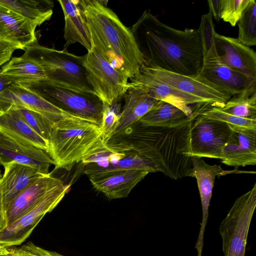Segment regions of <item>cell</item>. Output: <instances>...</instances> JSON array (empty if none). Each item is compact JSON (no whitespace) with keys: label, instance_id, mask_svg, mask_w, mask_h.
Listing matches in <instances>:
<instances>
[{"label":"cell","instance_id":"cell-32","mask_svg":"<svg viewBox=\"0 0 256 256\" xmlns=\"http://www.w3.org/2000/svg\"><path fill=\"white\" fill-rule=\"evenodd\" d=\"M16 110L28 125L39 136L48 142L54 124L46 116L38 112L25 108Z\"/></svg>","mask_w":256,"mask_h":256},{"label":"cell","instance_id":"cell-18","mask_svg":"<svg viewBox=\"0 0 256 256\" xmlns=\"http://www.w3.org/2000/svg\"><path fill=\"white\" fill-rule=\"evenodd\" d=\"M232 131L224 146L222 162L234 167L256 164V130L231 127Z\"/></svg>","mask_w":256,"mask_h":256},{"label":"cell","instance_id":"cell-25","mask_svg":"<svg viewBox=\"0 0 256 256\" xmlns=\"http://www.w3.org/2000/svg\"><path fill=\"white\" fill-rule=\"evenodd\" d=\"M0 132L22 144L47 151L48 142L36 132L16 110H10L0 116Z\"/></svg>","mask_w":256,"mask_h":256},{"label":"cell","instance_id":"cell-2","mask_svg":"<svg viewBox=\"0 0 256 256\" xmlns=\"http://www.w3.org/2000/svg\"><path fill=\"white\" fill-rule=\"evenodd\" d=\"M92 46L114 68L132 78L144 64L130 28L102 1L82 0Z\"/></svg>","mask_w":256,"mask_h":256},{"label":"cell","instance_id":"cell-24","mask_svg":"<svg viewBox=\"0 0 256 256\" xmlns=\"http://www.w3.org/2000/svg\"><path fill=\"white\" fill-rule=\"evenodd\" d=\"M124 104L120 112L116 134L136 124L160 100L155 99L140 88L128 87L124 96Z\"/></svg>","mask_w":256,"mask_h":256},{"label":"cell","instance_id":"cell-22","mask_svg":"<svg viewBox=\"0 0 256 256\" xmlns=\"http://www.w3.org/2000/svg\"><path fill=\"white\" fill-rule=\"evenodd\" d=\"M36 26L0 4V40L19 44L23 50L37 41Z\"/></svg>","mask_w":256,"mask_h":256},{"label":"cell","instance_id":"cell-20","mask_svg":"<svg viewBox=\"0 0 256 256\" xmlns=\"http://www.w3.org/2000/svg\"><path fill=\"white\" fill-rule=\"evenodd\" d=\"M63 183L60 179L49 174L25 188L16 196L6 210L8 226L30 210L49 192Z\"/></svg>","mask_w":256,"mask_h":256},{"label":"cell","instance_id":"cell-26","mask_svg":"<svg viewBox=\"0 0 256 256\" xmlns=\"http://www.w3.org/2000/svg\"><path fill=\"white\" fill-rule=\"evenodd\" d=\"M0 4L14 11L36 26L49 20L54 3L48 0H0Z\"/></svg>","mask_w":256,"mask_h":256},{"label":"cell","instance_id":"cell-1","mask_svg":"<svg viewBox=\"0 0 256 256\" xmlns=\"http://www.w3.org/2000/svg\"><path fill=\"white\" fill-rule=\"evenodd\" d=\"M144 64L190 77H196L204 56L198 29L179 30L144 11L130 28Z\"/></svg>","mask_w":256,"mask_h":256},{"label":"cell","instance_id":"cell-14","mask_svg":"<svg viewBox=\"0 0 256 256\" xmlns=\"http://www.w3.org/2000/svg\"><path fill=\"white\" fill-rule=\"evenodd\" d=\"M198 76L232 96L256 86L244 74L226 66L219 57L204 60Z\"/></svg>","mask_w":256,"mask_h":256},{"label":"cell","instance_id":"cell-11","mask_svg":"<svg viewBox=\"0 0 256 256\" xmlns=\"http://www.w3.org/2000/svg\"><path fill=\"white\" fill-rule=\"evenodd\" d=\"M19 108L38 112L54 124L66 118H79L57 107L22 85L14 82L0 92V112L3 114L10 110Z\"/></svg>","mask_w":256,"mask_h":256},{"label":"cell","instance_id":"cell-33","mask_svg":"<svg viewBox=\"0 0 256 256\" xmlns=\"http://www.w3.org/2000/svg\"><path fill=\"white\" fill-rule=\"evenodd\" d=\"M120 106L116 104L112 106L104 104L102 117L100 126L103 142L107 144L116 134L120 118Z\"/></svg>","mask_w":256,"mask_h":256},{"label":"cell","instance_id":"cell-34","mask_svg":"<svg viewBox=\"0 0 256 256\" xmlns=\"http://www.w3.org/2000/svg\"><path fill=\"white\" fill-rule=\"evenodd\" d=\"M201 114L214 120L223 122L231 127L240 126L256 130V120L238 117L222 111L220 108L210 106Z\"/></svg>","mask_w":256,"mask_h":256},{"label":"cell","instance_id":"cell-8","mask_svg":"<svg viewBox=\"0 0 256 256\" xmlns=\"http://www.w3.org/2000/svg\"><path fill=\"white\" fill-rule=\"evenodd\" d=\"M83 64L94 94L104 104H118L128 90V78L113 68L92 46L84 56Z\"/></svg>","mask_w":256,"mask_h":256},{"label":"cell","instance_id":"cell-16","mask_svg":"<svg viewBox=\"0 0 256 256\" xmlns=\"http://www.w3.org/2000/svg\"><path fill=\"white\" fill-rule=\"evenodd\" d=\"M216 46L220 60L226 66L244 74L256 84V53L236 38L216 33Z\"/></svg>","mask_w":256,"mask_h":256},{"label":"cell","instance_id":"cell-28","mask_svg":"<svg viewBox=\"0 0 256 256\" xmlns=\"http://www.w3.org/2000/svg\"><path fill=\"white\" fill-rule=\"evenodd\" d=\"M188 116L176 106L160 101L138 122L144 126H172L182 123Z\"/></svg>","mask_w":256,"mask_h":256},{"label":"cell","instance_id":"cell-39","mask_svg":"<svg viewBox=\"0 0 256 256\" xmlns=\"http://www.w3.org/2000/svg\"><path fill=\"white\" fill-rule=\"evenodd\" d=\"M8 226L6 219V210L5 209L1 188L0 186V232L4 230Z\"/></svg>","mask_w":256,"mask_h":256},{"label":"cell","instance_id":"cell-9","mask_svg":"<svg viewBox=\"0 0 256 256\" xmlns=\"http://www.w3.org/2000/svg\"><path fill=\"white\" fill-rule=\"evenodd\" d=\"M232 131L228 124L206 118L200 114L191 123L190 156L221 160L223 148Z\"/></svg>","mask_w":256,"mask_h":256},{"label":"cell","instance_id":"cell-5","mask_svg":"<svg viewBox=\"0 0 256 256\" xmlns=\"http://www.w3.org/2000/svg\"><path fill=\"white\" fill-rule=\"evenodd\" d=\"M24 50L22 56L39 64L44 70L46 79L52 84L74 91L94 94L87 78L84 56L43 46L38 41Z\"/></svg>","mask_w":256,"mask_h":256},{"label":"cell","instance_id":"cell-31","mask_svg":"<svg viewBox=\"0 0 256 256\" xmlns=\"http://www.w3.org/2000/svg\"><path fill=\"white\" fill-rule=\"evenodd\" d=\"M202 42L204 60L218 58L216 46V31L210 14H202L198 28Z\"/></svg>","mask_w":256,"mask_h":256},{"label":"cell","instance_id":"cell-3","mask_svg":"<svg viewBox=\"0 0 256 256\" xmlns=\"http://www.w3.org/2000/svg\"><path fill=\"white\" fill-rule=\"evenodd\" d=\"M210 106L196 104L185 121L172 126H144L138 122L132 144L154 163L158 172L175 180L186 177L192 166L190 156L192 121Z\"/></svg>","mask_w":256,"mask_h":256},{"label":"cell","instance_id":"cell-6","mask_svg":"<svg viewBox=\"0 0 256 256\" xmlns=\"http://www.w3.org/2000/svg\"><path fill=\"white\" fill-rule=\"evenodd\" d=\"M18 84L57 107L100 126L104 104L94 94L61 88L46 78Z\"/></svg>","mask_w":256,"mask_h":256},{"label":"cell","instance_id":"cell-27","mask_svg":"<svg viewBox=\"0 0 256 256\" xmlns=\"http://www.w3.org/2000/svg\"><path fill=\"white\" fill-rule=\"evenodd\" d=\"M1 73L15 83L46 78L42 68L37 62L22 57H14L1 68Z\"/></svg>","mask_w":256,"mask_h":256},{"label":"cell","instance_id":"cell-30","mask_svg":"<svg viewBox=\"0 0 256 256\" xmlns=\"http://www.w3.org/2000/svg\"><path fill=\"white\" fill-rule=\"evenodd\" d=\"M238 40L248 46L256 45V2L251 0L238 21Z\"/></svg>","mask_w":256,"mask_h":256},{"label":"cell","instance_id":"cell-17","mask_svg":"<svg viewBox=\"0 0 256 256\" xmlns=\"http://www.w3.org/2000/svg\"><path fill=\"white\" fill-rule=\"evenodd\" d=\"M192 168L188 176L195 178L200 194L202 216L200 228L195 248L198 256H201L204 246V236L205 227L208 216V208L212 196L215 178L224 173L220 165H210L200 158L192 156Z\"/></svg>","mask_w":256,"mask_h":256},{"label":"cell","instance_id":"cell-21","mask_svg":"<svg viewBox=\"0 0 256 256\" xmlns=\"http://www.w3.org/2000/svg\"><path fill=\"white\" fill-rule=\"evenodd\" d=\"M4 168L0 186L6 210L20 192L46 175L31 166L16 163L9 164Z\"/></svg>","mask_w":256,"mask_h":256},{"label":"cell","instance_id":"cell-43","mask_svg":"<svg viewBox=\"0 0 256 256\" xmlns=\"http://www.w3.org/2000/svg\"><path fill=\"white\" fill-rule=\"evenodd\" d=\"M2 114V113H1V112H0V116H1Z\"/></svg>","mask_w":256,"mask_h":256},{"label":"cell","instance_id":"cell-10","mask_svg":"<svg viewBox=\"0 0 256 256\" xmlns=\"http://www.w3.org/2000/svg\"><path fill=\"white\" fill-rule=\"evenodd\" d=\"M68 188L63 183L49 192L30 210L0 232V244L8 248L22 244L44 216L62 200Z\"/></svg>","mask_w":256,"mask_h":256},{"label":"cell","instance_id":"cell-13","mask_svg":"<svg viewBox=\"0 0 256 256\" xmlns=\"http://www.w3.org/2000/svg\"><path fill=\"white\" fill-rule=\"evenodd\" d=\"M130 80L128 88H140L152 98L176 106L188 116L192 114L196 104H206L199 98L158 80L141 66Z\"/></svg>","mask_w":256,"mask_h":256},{"label":"cell","instance_id":"cell-36","mask_svg":"<svg viewBox=\"0 0 256 256\" xmlns=\"http://www.w3.org/2000/svg\"><path fill=\"white\" fill-rule=\"evenodd\" d=\"M14 256H64L56 252L50 251L29 242L20 248H10Z\"/></svg>","mask_w":256,"mask_h":256},{"label":"cell","instance_id":"cell-35","mask_svg":"<svg viewBox=\"0 0 256 256\" xmlns=\"http://www.w3.org/2000/svg\"><path fill=\"white\" fill-rule=\"evenodd\" d=\"M251 0H220V18L234 26Z\"/></svg>","mask_w":256,"mask_h":256},{"label":"cell","instance_id":"cell-15","mask_svg":"<svg viewBox=\"0 0 256 256\" xmlns=\"http://www.w3.org/2000/svg\"><path fill=\"white\" fill-rule=\"evenodd\" d=\"M16 163L49 174L54 162L46 151L20 142L0 132V166Z\"/></svg>","mask_w":256,"mask_h":256},{"label":"cell","instance_id":"cell-37","mask_svg":"<svg viewBox=\"0 0 256 256\" xmlns=\"http://www.w3.org/2000/svg\"><path fill=\"white\" fill-rule=\"evenodd\" d=\"M23 50L19 44L0 40V66L8 62L16 50Z\"/></svg>","mask_w":256,"mask_h":256},{"label":"cell","instance_id":"cell-42","mask_svg":"<svg viewBox=\"0 0 256 256\" xmlns=\"http://www.w3.org/2000/svg\"><path fill=\"white\" fill-rule=\"evenodd\" d=\"M2 175L1 174V171H0V180L2 178Z\"/></svg>","mask_w":256,"mask_h":256},{"label":"cell","instance_id":"cell-23","mask_svg":"<svg viewBox=\"0 0 256 256\" xmlns=\"http://www.w3.org/2000/svg\"><path fill=\"white\" fill-rule=\"evenodd\" d=\"M64 16V50L78 42L88 52L92 48L90 34L80 0H58Z\"/></svg>","mask_w":256,"mask_h":256},{"label":"cell","instance_id":"cell-29","mask_svg":"<svg viewBox=\"0 0 256 256\" xmlns=\"http://www.w3.org/2000/svg\"><path fill=\"white\" fill-rule=\"evenodd\" d=\"M220 108L238 117L256 120V86L233 96Z\"/></svg>","mask_w":256,"mask_h":256},{"label":"cell","instance_id":"cell-38","mask_svg":"<svg viewBox=\"0 0 256 256\" xmlns=\"http://www.w3.org/2000/svg\"><path fill=\"white\" fill-rule=\"evenodd\" d=\"M209 12L212 18L219 22L220 18L221 2L220 0H208Z\"/></svg>","mask_w":256,"mask_h":256},{"label":"cell","instance_id":"cell-4","mask_svg":"<svg viewBox=\"0 0 256 256\" xmlns=\"http://www.w3.org/2000/svg\"><path fill=\"white\" fill-rule=\"evenodd\" d=\"M106 144L100 127L79 118H69L56 124L48 140L46 152L56 169L69 170L93 150Z\"/></svg>","mask_w":256,"mask_h":256},{"label":"cell","instance_id":"cell-12","mask_svg":"<svg viewBox=\"0 0 256 256\" xmlns=\"http://www.w3.org/2000/svg\"><path fill=\"white\" fill-rule=\"evenodd\" d=\"M141 67L158 80L185 93L199 98L212 107H222L232 97L201 78L182 75L144 64Z\"/></svg>","mask_w":256,"mask_h":256},{"label":"cell","instance_id":"cell-41","mask_svg":"<svg viewBox=\"0 0 256 256\" xmlns=\"http://www.w3.org/2000/svg\"><path fill=\"white\" fill-rule=\"evenodd\" d=\"M0 256H14L8 247L0 244Z\"/></svg>","mask_w":256,"mask_h":256},{"label":"cell","instance_id":"cell-40","mask_svg":"<svg viewBox=\"0 0 256 256\" xmlns=\"http://www.w3.org/2000/svg\"><path fill=\"white\" fill-rule=\"evenodd\" d=\"M14 83V82L10 79L2 74L1 69H0V92L6 90Z\"/></svg>","mask_w":256,"mask_h":256},{"label":"cell","instance_id":"cell-7","mask_svg":"<svg viewBox=\"0 0 256 256\" xmlns=\"http://www.w3.org/2000/svg\"><path fill=\"white\" fill-rule=\"evenodd\" d=\"M256 206V183L249 191L236 199L220 226L224 256H244Z\"/></svg>","mask_w":256,"mask_h":256},{"label":"cell","instance_id":"cell-19","mask_svg":"<svg viewBox=\"0 0 256 256\" xmlns=\"http://www.w3.org/2000/svg\"><path fill=\"white\" fill-rule=\"evenodd\" d=\"M148 174L138 170H119L88 176L96 190L112 200L128 196Z\"/></svg>","mask_w":256,"mask_h":256}]
</instances>
